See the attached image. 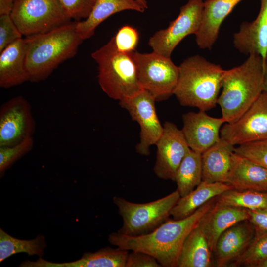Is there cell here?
Returning <instances> with one entry per match:
<instances>
[{
  "mask_svg": "<svg viewBox=\"0 0 267 267\" xmlns=\"http://www.w3.org/2000/svg\"><path fill=\"white\" fill-rule=\"evenodd\" d=\"M215 199H211L185 218L168 219L148 233L129 236L113 232L109 235L108 241L123 250L146 253L155 258L162 267H177L185 238L214 205Z\"/></svg>",
  "mask_w": 267,
  "mask_h": 267,
  "instance_id": "6da1fadb",
  "label": "cell"
},
{
  "mask_svg": "<svg viewBox=\"0 0 267 267\" xmlns=\"http://www.w3.org/2000/svg\"><path fill=\"white\" fill-rule=\"evenodd\" d=\"M76 21L41 34L26 37V66L29 81L46 79L58 66L73 57L83 40L76 28Z\"/></svg>",
  "mask_w": 267,
  "mask_h": 267,
  "instance_id": "7a4b0ae2",
  "label": "cell"
},
{
  "mask_svg": "<svg viewBox=\"0 0 267 267\" xmlns=\"http://www.w3.org/2000/svg\"><path fill=\"white\" fill-rule=\"evenodd\" d=\"M248 56L243 63L223 73L217 104L226 123L238 119L264 91L266 61L258 54Z\"/></svg>",
  "mask_w": 267,
  "mask_h": 267,
  "instance_id": "3957f363",
  "label": "cell"
},
{
  "mask_svg": "<svg viewBox=\"0 0 267 267\" xmlns=\"http://www.w3.org/2000/svg\"><path fill=\"white\" fill-rule=\"evenodd\" d=\"M178 68L174 95L179 103L206 112L216 107L224 70L199 55L188 57Z\"/></svg>",
  "mask_w": 267,
  "mask_h": 267,
  "instance_id": "277c9868",
  "label": "cell"
},
{
  "mask_svg": "<svg viewBox=\"0 0 267 267\" xmlns=\"http://www.w3.org/2000/svg\"><path fill=\"white\" fill-rule=\"evenodd\" d=\"M133 52L119 50L112 37L91 53L98 65L99 86L112 99L119 101L132 97L143 89L138 80Z\"/></svg>",
  "mask_w": 267,
  "mask_h": 267,
  "instance_id": "5b68a950",
  "label": "cell"
},
{
  "mask_svg": "<svg viewBox=\"0 0 267 267\" xmlns=\"http://www.w3.org/2000/svg\"><path fill=\"white\" fill-rule=\"evenodd\" d=\"M180 197L177 189L165 197L145 203L132 202L114 196L113 203L123 220L122 226L117 232L129 236L150 232L169 219L171 209Z\"/></svg>",
  "mask_w": 267,
  "mask_h": 267,
  "instance_id": "8992f818",
  "label": "cell"
},
{
  "mask_svg": "<svg viewBox=\"0 0 267 267\" xmlns=\"http://www.w3.org/2000/svg\"><path fill=\"white\" fill-rule=\"evenodd\" d=\"M10 16L26 37L71 22L59 0H15Z\"/></svg>",
  "mask_w": 267,
  "mask_h": 267,
  "instance_id": "52a82bcc",
  "label": "cell"
},
{
  "mask_svg": "<svg viewBox=\"0 0 267 267\" xmlns=\"http://www.w3.org/2000/svg\"><path fill=\"white\" fill-rule=\"evenodd\" d=\"M138 78L143 89L157 101L169 98L177 86L179 76L178 66L167 57L152 51L142 53L133 52Z\"/></svg>",
  "mask_w": 267,
  "mask_h": 267,
  "instance_id": "ba28073f",
  "label": "cell"
},
{
  "mask_svg": "<svg viewBox=\"0 0 267 267\" xmlns=\"http://www.w3.org/2000/svg\"><path fill=\"white\" fill-rule=\"evenodd\" d=\"M204 8L203 0H189L180 8L177 17L168 26L156 32L148 44L153 51L167 57L186 36L196 34L201 25Z\"/></svg>",
  "mask_w": 267,
  "mask_h": 267,
  "instance_id": "9c48e42d",
  "label": "cell"
},
{
  "mask_svg": "<svg viewBox=\"0 0 267 267\" xmlns=\"http://www.w3.org/2000/svg\"><path fill=\"white\" fill-rule=\"evenodd\" d=\"M220 136L234 146L267 138V92L263 91L238 119L225 123Z\"/></svg>",
  "mask_w": 267,
  "mask_h": 267,
  "instance_id": "30bf717a",
  "label": "cell"
},
{
  "mask_svg": "<svg viewBox=\"0 0 267 267\" xmlns=\"http://www.w3.org/2000/svg\"><path fill=\"white\" fill-rule=\"evenodd\" d=\"M153 96L142 89L135 95L119 101L120 106L126 110L133 120L136 121L140 128V140L136 146L140 155L150 154V147L156 144L163 132L158 119Z\"/></svg>",
  "mask_w": 267,
  "mask_h": 267,
  "instance_id": "8fae6325",
  "label": "cell"
},
{
  "mask_svg": "<svg viewBox=\"0 0 267 267\" xmlns=\"http://www.w3.org/2000/svg\"><path fill=\"white\" fill-rule=\"evenodd\" d=\"M36 123L29 102L22 96H15L0 108V147L16 145L33 137Z\"/></svg>",
  "mask_w": 267,
  "mask_h": 267,
  "instance_id": "7c38bea8",
  "label": "cell"
},
{
  "mask_svg": "<svg viewBox=\"0 0 267 267\" xmlns=\"http://www.w3.org/2000/svg\"><path fill=\"white\" fill-rule=\"evenodd\" d=\"M155 145L157 153L153 168L155 175L161 179L174 181L177 170L190 149L182 130L174 123L166 122Z\"/></svg>",
  "mask_w": 267,
  "mask_h": 267,
  "instance_id": "4fadbf2b",
  "label": "cell"
},
{
  "mask_svg": "<svg viewBox=\"0 0 267 267\" xmlns=\"http://www.w3.org/2000/svg\"><path fill=\"white\" fill-rule=\"evenodd\" d=\"M182 121L181 130L188 146L201 154L220 139L221 128L226 123L223 118L210 116L201 110L183 114Z\"/></svg>",
  "mask_w": 267,
  "mask_h": 267,
  "instance_id": "5bb4252c",
  "label": "cell"
},
{
  "mask_svg": "<svg viewBox=\"0 0 267 267\" xmlns=\"http://www.w3.org/2000/svg\"><path fill=\"white\" fill-rule=\"evenodd\" d=\"M233 43L241 53L249 56L256 54L264 60L267 53V0H260L257 17L251 22L245 21L233 34Z\"/></svg>",
  "mask_w": 267,
  "mask_h": 267,
  "instance_id": "9a60e30c",
  "label": "cell"
},
{
  "mask_svg": "<svg viewBox=\"0 0 267 267\" xmlns=\"http://www.w3.org/2000/svg\"><path fill=\"white\" fill-rule=\"evenodd\" d=\"M245 221L229 227L219 237L214 251L216 266L232 265L252 241L256 232L255 227Z\"/></svg>",
  "mask_w": 267,
  "mask_h": 267,
  "instance_id": "2e32d148",
  "label": "cell"
},
{
  "mask_svg": "<svg viewBox=\"0 0 267 267\" xmlns=\"http://www.w3.org/2000/svg\"><path fill=\"white\" fill-rule=\"evenodd\" d=\"M249 218L248 209L221 204L216 201L200 220L198 226L214 252L219 237L225 230L237 223L248 220Z\"/></svg>",
  "mask_w": 267,
  "mask_h": 267,
  "instance_id": "e0dca14e",
  "label": "cell"
},
{
  "mask_svg": "<svg viewBox=\"0 0 267 267\" xmlns=\"http://www.w3.org/2000/svg\"><path fill=\"white\" fill-rule=\"evenodd\" d=\"M242 0H206L196 42L199 48L211 49L217 40L220 27L226 17Z\"/></svg>",
  "mask_w": 267,
  "mask_h": 267,
  "instance_id": "ac0fdd59",
  "label": "cell"
},
{
  "mask_svg": "<svg viewBox=\"0 0 267 267\" xmlns=\"http://www.w3.org/2000/svg\"><path fill=\"white\" fill-rule=\"evenodd\" d=\"M27 39L21 38L0 52V87L7 89L29 81L26 66Z\"/></svg>",
  "mask_w": 267,
  "mask_h": 267,
  "instance_id": "d6986e66",
  "label": "cell"
},
{
  "mask_svg": "<svg viewBox=\"0 0 267 267\" xmlns=\"http://www.w3.org/2000/svg\"><path fill=\"white\" fill-rule=\"evenodd\" d=\"M226 183L236 190L267 191V169L234 152Z\"/></svg>",
  "mask_w": 267,
  "mask_h": 267,
  "instance_id": "ffe728a7",
  "label": "cell"
},
{
  "mask_svg": "<svg viewBox=\"0 0 267 267\" xmlns=\"http://www.w3.org/2000/svg\"><path fill=\"white\" fill-rule=\"evenodd\" d=\"M129 251L107 247L93 253H84L80 259L70 262L53 263L40 258L23 262L25 267H126Z\"/></svg>",
  "mask_w": 267,
  "mask_h": 267,
  "instance_id": "44dd1931",
  "label": "cell"
},
{
  "mask_svg": "<svg viewBox=\"0 0 267 267\" xmlns=\"http://www.w3.org/2000/svg\"><path fill=\"white\" fill-rule=\"evenodd\" d=\"M235 148L221 138L201 154L203 181L226 183Z\"/></svg>",
  "mask_w": 267,
  "mask_h": 267,
  "instance_id": "7402d4cb",
  "label": "cell"
},
{
  "mask_svg": "<svg viewBox=\"0 0 267 267\" xmlns=\"http://www.w3.org/2000/svg\"><path fill=\"white\" fill-rule=\"evenodd\" d=\"M128 10L141 13L145 9L136 0H97L88 17L76 21L77 32L83 40L89 39L106 19L115 13Z\"/></svg>",
  "mask_w": 267,
  "mask_h": 267,
  "instance_id": "603a6c76",
  "label": "cell"
},
{
  "mask_svg": "<svg viewBox=\"0 0 267 267\" xmlns=\"http://www.w3.org/2000/svg\"><path fill=\"white\" fill-rule=\"evenodd\" d=\"M233 189L224 182H201L187 195L181 197L170 211V216L174 220L185 218L211 199L223 192Z\"/></svg>",
  "mask_w": 267,
  "mask_h": 267,
  "instance_id": "cb8c5ba5",
  "label": "cell"
},
{
  "mask_svg": "<svg viewBox=\"0 0 267 267\" xmlns=\"http://www.w3.org/2000/svg\"><path fill=\"white\" fill-rule=\"evenodd\" d=\"M212 252L205 235L197 224L183 243L177 267H212Z\"/></svg>",
  "mask_w": 267,
  "mask_h": 267,
  "instance_id": "d4e9b609",
  "label": "cell"
},
{
  "mask_svg": "<svg viewBox=\"0 0 267 267\" xmlns=\"http://www.w3.org/2000/svg\"><path fill=\"white\" fill-rule=\"evenodd\" d=\"M201 154L191 149L176 173L175 180L180 197L193 191L202 181Z\"/></svg>",
  "mask_w": 267,
  "mask_h": 267,
  "instance_id": "484cf974",
  "label": "cell"
},
{
  "mask_svg": "<svg viewBox=\"0 0 267 267\" xmlns=\"http://www.w3.org/2000/svg\"><path fill=\"white\" fill-rule=\"evenodd\" d=\"M45 247V239L43 236H38L32 240H20L0 229V262L20 253H25L28 255H37L41 257Z\"/></svg>",
  "mask_w": 267,
  "mask_h": 267,
  "instance_id": "4316f807",
  "label": "cell"
},
{
  "mask_svg": "<svg viewBox=\"0 0 267 267\" xmlns=\"http://www.w3.org/2000/svg\"><path fill=\"white\" fill-rule=\"evenodd\" d=\"M216 200L221 204L248 210L267 209V191L232 189L218 196Z\"/></svg>",
  "mask_w": 267,
  "mask_h": 267,
  "instance_id": "83f0119b",
  "label": "cell"
},
{
  "mask_svg": "<svg viewBox=\"0 0 267 267\" xmlns=\"http://www.w3.org/2000/svg\"><path fill=\"white\" fill-rule=\"evenodd\" d=\"M255 230L252 241L232 266L243 265L254 267L259 262L267 258V231Z\"/></svg>",
  "mask_w": 267,
  "mask_h": 267,
  "instance_id": "f1b7e54d",
  "label": "cell"
},
{
  "mask_svg": "<svg viewBox=\"0 0 267 267\" xmlns=\"http://www.w3.org/2000/svg\"><path fill=\"white\" fill-rule=\"evenodd\" d=\"M33 137L12 146L0 147V173L2 175L15 161L32 150Z\"/></svg>",
  "mask_w": 267,
  "mask_h": 267,
  "instance_id": "f546056e",
  "label": "cell"
},
{
  "mask_svg": "<svg viewBox=\"0 0 267 267\" xmlns=\"http://www.w3.org/2000/svg\"><path fill=\"white\" fill-rule=\"evenodd\" d=\"M234 152L267 169V138L238 145Z\"/></svg>",
  "mask_w": 267,
  "mask_h": 267,
  "instance_id": "4dcf8cb0",
  "label": "cell"
},
{
  "mask_svg": "<svg viewBox=\"0 0 267 267\" xmlns=\"http://www.w3.org/2000/svg\"><path fill=\"white\" fill-rule=\"evenodd\" d=\"M96 0H59L68 17L76 21L88 18Z\"/></svg>",
  "mask_w": 267,
  "mask_h": 267,
  "instance_id": "1f68e13d",
  "label": "cell"
},
{
  "mask_svg": "<svg viewBox=\"0 0 267 267\" xmlns=\"http://www.w3.org/2000/svg\"><path fill=\"white\" fill-rule=\"evenodd\" d=\"M117 49L123 52L135 50L139 41V33L134 27L124 25L113 37Z\"/></svg>",
  "mask_w": 267,
  "mask_h": 267,
  "instance_id": "d6a6232c",
  "label": "cell"
},
{
  "mask_svg": "<svg viewBox=\"0 0 267 267\" xmlns=\"http://www.w3.org/2000/svg\"><path fill=\"white\" fill-rule=\"evenodd\" d=\"M22 36L10 14L0 16V52Z\"/></svg>",
  "mask_w": 267,
  "mask_h": 267,
  "instance_id": "836d02e7",
  "label": "cell"
},
{
  "mask_svg": "<svg viewBox=\"0 0 267 267\" xmlns=\"http://www.w3.org/2000/svg\"><path fill=\"white\" fill-rule=\"evenodd\" d=\"M129 252L126 267H161V265L152 256L138 251Z\"/></svg>",
  "mask_w": 267,
  "mask_h": 267,
  "instance_id": "e575fe53",
  "label": "cell"
},
{
  "mask_svg": "<svg viewBox=\"0 0 267 267\" xmlns=\"http://www.w3.org/2000/svg\"><path fill=\"white\" fill-rule=\"evenodd\" d=\"M249 222L256 230L267 231V209L248 210Z\"/></svg>",
  "mask_w": 267,
  "mask_h": 267,
  "instance_id": "d590c367",
  "label": "cell"
},
{
  "mask_svg": "<svg viewBox=\"0 0 267 267\" xmlns=\"http://www.w3.org/2000/svg\"><path fill=\"white\" fill-rule=\"evenodd\" d=\"M15 0H0V16L10 15Z\"/></svg>",
  "mask_w": 267,
  "mask_h": 267,
  "instance_id": "8d00e7d4",
  "label": "cell"
},
{
  "mask_svg": "<svg viewBox=\"0 0 267 267\" xmlns=\"http://www.w3.org/2000/svg\"><path fill=\"white\" fill-rule=\"evenodd\" d=\"M264 91L267 92V63L266 62L264 82Z\"/></svg>",
  "mask_w": 267,
  "mask_h": 267,
  "instance_id": "74e56055",
  "label": "cell"
},
{
  "mask_svg": "<svg viewBox=\"0 0 267 267\" xmlns=\"http://www.w3.org/2000/svg\"><path fill=\"white\" fill-rule=\"evenodd\" d=\"M254 267H267V258L259 262Z\"/></svg>",
  "mask_w": 267,
  "mask_h": 267,
  "instance_id": "f35d334b",
  "label": "cell"
},
{
  "mask_svg": "<svg viewBox=\"0 0 267 267\" xmlns=\"http://www.w3.org/2000/svg\"><path fill=\"white\" fill-rule=\"evenodd\" d=\"M145 9L148 8L147 2L146 0H136Z\"/></svg>",
  "mask_w": 267,
  "mask_h": 267,
  "instance_id": "ab89813d",
  "label": "cell"
},
{
  "mask_svg": "<svg viewBox=\"0 0 267 267\" xmlns=\"http://www.w3.org/2000/svg\"><path fill=\"white\" fill-rule=\"evenodd\" d=\"M265 61L267 63V55H266V56Z\"/></svg>",
  "mask_w": 267,
  "mask_h": 267,
  "instance_id": "60d3db41",
  "label": "cell"
}]
</instances>
